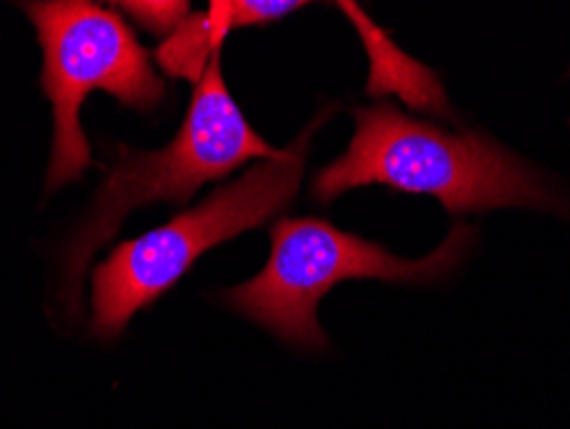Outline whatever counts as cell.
<instances>
[{"instance_id":"cell-2","label":"cell","mask_w":570,"mask_h":429,"mask_svg":"<svg viewBox=\"0 0 570 429\" xmlns=\"http://www.w3.org/2000/svg\"><path fill=\"white\" fill-rule=\"evenodd\" d=\"M275 149L249 126L234 104L222 72V52L212 57L193 90L178 137L157 153H121L98 188L96 204L75 232L65 257V301L78 309V293L96 250L104 247L127 216L149 204H186L200 185L222 181L249 159H275Z\"/></svg>"},{"instance_id":"cell-8","label":"cell","mask_w":570,"mask_h":429,"mask_svg":"<svg viewBox=\"0 0 570 429\" xmlns=\"http://www.w3.org/2000/svg\"><path fill=\"white\" fill-rule=\"evenodd\" d=\"M234 6V29L263 27L304 8L301 0H232Z\"/></svg>"},{"instance_id":"cell-6","label":"cell","mask_w":570,"mask_h":429,"mask_svg":"<svg viewBox=\"0 0 570 429\" xmlns=\"http://www.w3.org/2000/svg\"><path fill=\"white\" fill-rule=\"evenodd\" d=\"M229 31H234L232 0H224V3L216 0L206 13H188V19L157 49V62L170 78L198 82L212 57L222 52Z\"/></svg>"},{"instance_id":"cell-5","label":"cell","mask_w":570,"mask_h":429,"mask_svg":"<svg viewBox=\"0 0 570 429\" xmlns=\"http://www.w3.org/2000/svg\"><path fill=\"white\" fill-rule=\"evenodd\" d=\"M23 11L37 27L45 55L41 88L55 108L47 173V193H55L82 178L94 163L80 124V106L90 92L106 90L124 106L153 111L167 88L119 11L86 0H41L23 3Z\"/></svg>"},{"instance_id":"cell-7","label":"cell","mask_w":570,"mask_h":429,"mask_svg":"<svg viewBox=\"0 0 570 429\" xmlns=\"http://www.w3.org/2000/svg\"><path fill=\"white\" fill-rule=\"evenodd\" d=\"M114 8H121V13H127L137 27L167 39L188 19L190 3H149V0L134 3V0H127V3H116Z\"/></svg>"},{"instance_id":"cell-3","label":"cell","mask_w":570,"mask_h":429,"mask_svg":"<svg viewBox=\"0 0 570 429\" xmlns=\"http://www.w3.org/2000/svg\"><path fill=\"white\" fill-rule=\"evenodd\" d=\"M473 230L458 224L442 245L419 260H401L322 218H281L271 226V257L253 281L224 293L249 322L301 350H324L316 306L342 281L430 283L455 267L473 245Z\"/></svg>"},{"instance_id":"cell-4","label":"cell","mask_w":570,"mask_h":429,"mask_svg":"<svg viewBox=\"0 0 570 429\" xmlns=\"http://www.w3.org/2000/svg\"><path fill=\"white\" fill-rule=\"evenodd\" d=\"M314 129L283 149L281 157L257 165L204 204L183 212L159 230L127 240L94 271V334L114 340L131 316L173 289L204 252L237 234L257 230L296 198L304 178L306 145Z\"/></svg>"},{"instance_id":"cell-1","label":"cell","mask_w":570,"mask_h":429,"mask_svg":"<svg viewBox=\"0 0 570 429\" xmlns=\"http://www.w3.org/2000/svg\"><path fill=\"white\" fill-rule=\"evenodd\" d=\"M355 121L347 153L318 170L312 183L314 198L322 204L363 185H389L440 198L450 214L501 206L570 214L566 196L485 134L444 131L391 104L355 108Z\"/></svg>"}]
</instances>
